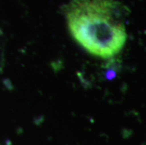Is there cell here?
Returning <instances> with one entry per match:
<instances>
[{"label":"cell","mask_w":146,"mask_h":145,"mask_svg":"<svg viewBox=\"0 0 146 145\" xmlns=\"http://www.w3.org/2000/svg\"><path fill=\"white\" fill-rule=\"evenodd\" d=\"M123 10L116 0H72L63 13L76 44L92 56L108 60L126 44Z\"/></svg>","instance_id":"1"}]
</instances>
